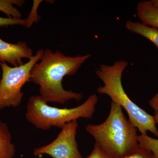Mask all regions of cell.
I'll list each match as a JSON object with an SVG mask.
<instances>
[{
  "label": "cell",
  "instance_id": "cell-1",
  "mask_svg": "<svg viewBox=\"0 0 158 158\" xmlns=\"http://www.w3.org/2000/svg\"><path fill=\"white\" fill-rule=\"evenodd\" d=\"M91 56V54L69 56L61 51L46 49L31 69L30 81L39 86L40 96L46 102L63 104L71 100L79 102L82 94L65 90L62 81L64 77L76 73Z\"/></svg>",
  "mask_w": 158,
  "mask_h": 158
},
{
  "label": "cell",
  "instance_id": "cell-2",
  "mask_svg": "<svg viewBox=\"0 0 158 158\" xmlns=\"http://www.w3.org/2000/svg\"><path fill=\"white\" fill-rule=\"evenodd\" d=\"M85 130L111 158H124L139 148L138 129L125 116L122 108L113 102L106 120L88 124Z\"/></svg>",
  "mask_w": 158,
  "mask_h": 158
},
{
  "label": "cell",
  "instance_id": "cell-3",
  "mask_svg": "<svg viewBox=\"0 0 158 158\" xmlns=\"http://www.w3.org/2000/svg\"><path fill=\"white\" fill-rule=\"evenodd\" d=\"M128 65L127 61L120 60L113 65H100L95 73L104 85L98 87L97 90L99 94L110 97L112 102L124 109L130 121L141 134L146 135L148 131H150L158 138V129L154 116L135 103L123 89L122 77Z\"/></svg>",
  "mask_w": 158,
  "mask_h": 158
},
{
  "label": "cell",
  "instance_id": "cell-4",
  "mask_svg": "<svg viewBox=\"0 0 158 158\" xmlns=\"http://www.w3.org/2000/svg\"><path fill=\"white\" fill-rule=\"evenodd\" d=\"M98 100L94 94L81 105L68 109L51 106L40 95H33L29 98L27 103L26 119L39 129L48 130L52 127L61 129L73 120L92 118Z\"/></svg>",
  "mask_w": 158,
  "mask_h": 158
},
{
  "label": "cell",
  "instance_id": "cell-5",
  "mask_svg": "<svg viewBox=\"0 0 158 158\" xmlns=\"http://www.w3.org/2000/svg\"><path fill=\"white\" fill-rule=\"evenodd\" d=\"M44 51H37L28 62L17 67H11L2 63V77L0 80V110L10 107H17L23 96V85L30 81L31 69L42 58Z\"/></svg>",
  "mask_w": 158,
  "mask_h": 158
},
{
  "label": "cell",
  "instance_id": "cell-6",
  "mask_svg": "<svg viewBox=\"0 0 158 158\" xmlns=\"http://www.w3.org/2000/svg\"><path fill=\"white\" fill-rule=\"evenodd\" d=\"M78 127L77 120L66 123L52 142L35 149L34 155L46 154L52 158H84L79 151L76 139Z\"/></svg>",
  "mask_w": 158,
  "mask_h": 158
},
{
  "label": "cell",
  "instance_id": "cell-7",
  "mask_svg": "<svg viewBox=\"0 0 158 158\" xmlns=\"http://www.w3.org/2000/svg\"><path fill=\"white\" fill-rule=\"evenodd\" d=\"M34 56L33 51L25 41L11 44L0 38V62L2 63L8 62L14 67H17L24 64L23 59L30 60Z\"/></svg>",
  "mask_w": 158,
  "mask_h": 158
},
{
  "label": "cell",
  "instance_id": "cell-8",
  "mask_svg": "<svg viewBox=\"0 0 158 158\" xmlns=\"http://www.w3.org/2000/svg\"><path fill=\"white\" fill-rule=\"evenodd\" d=\"M137 15L146 25L158 29V10L151 1L139 2L136 7Z\"/></svg>",
  "mask_w": 158,
  "mask_h": 158
},
{
  "label": "cell",
  "instance_id": "cell-9",
  "mask_svg": "<svg viewBox=\"0 0 158 158\" xmlns=\"http://www.w3.org/2000/svg\"><path fill=\"white\" fill-rule=\"evenodd\" d=\"M125 27L130 32L147 38L158 49V29L132 20L127 21Z\"/></svg>",
  "mask_w": 158,
  "mask_h": 158
},
{
  "label": "cell",
  "instance_id": "cell-10",
  "mask_svg": "<svg viewBox=\"0 0 158 158\" xmlns=\"http://www.w3.org/2000/svg\"><path fill=\"white\" fill-rule=\"evenodd\" d=\"M15 153V146L11 142L8 125L0 120V158H13Z\"/></svg>",
  "mask_w": 158,
  "mask_h": 158
},
{
  "label": "cell",
  "instance_id": "cell-11",
  "mask_svg": "<svg viewBox=\"0 0 158 158\" xmlns=\"http://www.w3.org/2000/svg\"><path fill=\"white\" fill-rule=\"evenodd\" d=\"M24 3L25 1L23 0H0V11L9 18L22 19V15L14 5L21 7Z\"/></svg>",
  "mask_w": 158,
  "mask_h": 158
},
{
  "label": "cell",
  "instance_id": "cell-12",
  "mask_svg": "<svg viewBox=\"0 0 158 158\" xmlns=\"http://www.w3.org/2000/svg\"><path fill=\"white\" fill-rule=\"evenodd\" d=\"M139 146L152 152L158 158V138H151L146 135L141 134L138 136Z\"/></svg>",
  "mask_w": 158,
  "mask_h": 158
},
{
  "label": "cell",
  "instance_id": "cell-13",
  "mask_svg": "<svg viewBox=\"0 0 158 158\" xmlns=\"http://www.w3.org/2000/svg\"><path fill=\"white\" fill-rule=\"evenodd\" d=\"M42 1H34L33 7L27 18L26 19L25 27H31L34 23H38L40 18L37 13V8Z\"/></svg>",
  "mask_w": 158,
  "mask_h": 158
},
{
  "label": "cell",
  "instance_id": "cell-14",
  "mask_svg": "<svg viewBox=\"0 0 158 158\" xmlns=\"http://www.w3.org/2000/svg\"><path fill=\"white\" fill-rule=\"evenodd\" d=\"M124 158H156L153 153L148 150L140 147L135 152Z\"/></svg>",
  "mask_w": 158,
  "mask_h": 158
},
{
  "label": "cell",
  "instance_id": "cell-15",
  "mask_svg": "<svg viewBox=\"0 0 158 158\" xmlns=\"http://www.w3.org/2000/svg\"><path fill=\"white\" fill-rule=\"evenodd\" d=\"M23 25L25 27L26 20L16 19L13 18L0 17V27L11 25Z\"/></svg>",
  "mask_w": 158,
  "mask_h": 158
},
{
  "label": "cell",
  "instance_id": "cell-16",
  "mask_svg": "<svg viewBox=\"0 0 158 158\" xmlns=\"http://www.w3.org/2000/svg\"><path fill=\"white\" fill-rule=\"evenodd\" d=\"M86 158H111L99 146L94 144V147L91 153Z\"/></svg>",
  "mask_w": 158,
  "mask_h": 158
},
{
  "label": "cell",
  "instance_id": "cell-17",
  "mask_svg": "<svg viewBox=\"0 0 158 158\" xmlns=\"http://www.w3.org/2000/svg\"><path fill=\"white\" fill-rule=\"evenodd\" d=\"M148 104L155 111H158V93L150 100Z\"/></svg>",
  "mask_w": 158,
  "mask_h": 158
},
{
  "label": "cell",
  "instance_id": "cell-18",
  "mask_svg": "<svg viewBox=\"0 0 158 158\" xmlns=\"http://www.w3.org/2000/svg\"><path fill=\"white\" fill-rule=\"evenodd\" d=\"M154 117L155 121L156 124H158V111H155L154 115Z\"/></svg>",
  "mask_w": 158,
  "mask_h": 158
},
{
  "label": "cell",
  "instance_id": "cell-19",
  "mask_svg": "<svg viewBox=\"0 0 158 158\" xmlns=\"http://www.w3.org/2000/svg\"><path fill=\"white\" fill-rule=\"evenodd\" d=\"M154 6L158 10V0H151Z\"/></svg>",
  "mask_w": 158,
  "mask_h": 158
},
{
  "label": "cell",
  "instance_id": "cell-20",
  "mask_svg": "<svg viewBox=\"0 0 158 158\" xmlns=\"http://www.w3.org/2000/svg\"><path fill=\"white\" fill-rule=\"evenodd\" d=\"M2 63V62H0V68H1V64Z\"/></svg>",
  "mask_w": 158,
  "mask_h": 158
},
{
  "label": "cell",
  "instance_id": "cell-21",
  "mask_svg": "<svg viewBox=\"0 0 158 158\" xmlns=\"http://www.w3.org/2000/svg\"></svg>",
  "mask_w": 158,
  "mask_h": 158
}]
</instances>
